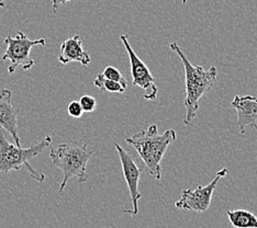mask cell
<instances>
[{"label":"cell","mask_w":257,"mask_h":228,"mask_svg":"<svg viewBox=\"0 0 257 228\" xmlns=\"http://www.w3.org/2000/svg\"><path fill=\"white\" fill-rule=\"evenodd\" d=\"M177 138V134L173 128L159 134L156 124L150 125L147 130L140 131L125 140L138 151L144 162L149 173L156 180L162 179V160L169 145Z\"/></svg>","instance_id":"1"},{"label":"cell","mask_w":257,"mask_h":228,"mask_svg":"<svg viewBox=\"0 0 257 228\" xmlns=\"http://www.w3.org/2000/svg\"><path fill=\"white\" fill-rule=\"evenodd\" d=\"M175 53H177L180 60L184 64L185 81H186V98L184 105L186 108V116L184 123H189L195 119L198 109H199L200 99L212 90L215 80H217V68L211 66L209 69H204L201 66H194L185 55L182 48L176 43L169 44Z\"/></svg>","instance_id":"2"},{"label":"cell","mask_w":257,"mask_h":228,"mask_svg":"<svg viewBox=\"0 0 257 228\" xmlns=\"http://www.w3.org/2000/svg\"><path fill=\"white\" fill-rule=\"evenodd\" d=\"M95 151L89 149L88 143H81L79 140L58 144L51 150L50 157L52 162L63 173L60 193L65 189L69 179L76 178L78 183L86 182L88 180L87 163Z\"/></svg>","instance_id":"3"},{"label":"cell","mask_w":257,"mask_h":228,"mask_svg":"<svg viewBox=\"0 0 257 228\" xmlns=\"http://www.w3.org/2000/svg\"><path fill=\"white\" fill-rule=\"evenodd\" d=\"M52 143L51 136H45L39 143L28 148L18 147L17 145L9 143L5 137L3 127L0 126V173H7L13 170H20L21 167H26L29 174L39 182L45 180L44 173L32 168L29 161L40 155L48 148Z\"/></svg>","instance_id":"4"},{"label":"cell","mask_w":257,"mask_h":228,"mask_svg":"<svg viewBox=\"0 0 257 228\" xmlns=\"http://www.w3.org/2000/svg\"><path fill=\"white\" fill-rule=\"evenodd\" d=\"M6 52L3 56L4 61H10L8 74H14L17 68L22 67L23 70L31 69L36 62L30 56V51L37 45H45V39L30 40L21 31H16V38L8 35L5 39Z\"/></svg>","instance_id":"5"},{"label":"cell","mask_w":257,"mask_h":228,"mask_svg":"<svg viewBox=\"0 0 257 228\" xmlns=\"http://www.w3.org/2000/svg\"><path fill=\"white\" fill-rule=\"evenodd\" d=\"M229 173V170L226 168L221 169L217 172L215 178L207 185H198L195 190L187 189L182 193V197L175 203V206L177 208L191 210V212L203 213L209 208L211 204L213 192L217 188L219 180L224 178Z\"/></svg>","instance_id":"6"},{"label":"cell","mask_w":257,"mask_h":228,"mask_svg":"<svg viewBox=\"0 0 257 228\" xmlns=\"http://www.w3.org/2000/svg\"><path fill=\"white\" fill-rule=\"evenodd\" d=\"M120 40L121 42L123 43L125 51L127 52L128 55V61H130L131 65L132 84L139 86L140 88H142V89L150 90L149 93H145L144 95V98L147 99V100H155L159 89H157V87L155 85V80L153 75L151 73V70L147 66V64L136 54V52L131 48V45L128 43L127 40V34L120 35Z\"/></svg>","instance_id":"7"},{"label":"cell","mask_w":257,"mask_h":228,"mask_svg":"<svg viewBox=\"0 0 257 228\" xmlns=\"http://www.w3.org/2000/svg\"><path fill=\"white\" fill-rule=\"evenodd\" d=\"M114 147L120 158L122 171H123V175L126 181L128 192H130V197L133 205L132 209H124L123 213L131 216H136L139 213L138 202L140 198L142 197L141 192L139 190V182H140V177H141L142 170L139 168L136 160H134V158L127 150L122 148L121 146L116 143L114 144Z\"/></svg>","instance_id":"8"},{"label":"cell","mask_w":257,"mask_h":228,"mask_svg":"<svg viewBox=\"0 0 257 228\" xmlns=\"http://www.w3.org/2000/svg\"><path fill=\"white\" fill-rule=\"evenodd\" d=\"M237 114V127L241 134L245 133L246 127L257 131V98L253 96H235L231 102Z\"/></svg>","instance_id":"9"},{"label":"cell","mask_w":257,"mask_h":228,"mask_svg":"<svg viewBox=\"0 0 257 228\" xmlns=\"http://www.w3.org/2000/svg\"><path fill=\"white\" fill-rule=\"evenodd\" d=\"M11 97H13V92L9 89H4L0 92V126L10 134L16 145L21 147L20 137L18 135V124H17L20 110L13 105Z\"/></svg>","instance_id":"10"},{"label":"cell","mask_w":257,"mask_h":228,"mask_svg":"<svg viewBox=\"0 0 257 228\" xmlns=\"http://www.w3.org/2000/svg\"><path fill=\"white\" fill-rule=\"evenodd\" d=\"M58 62L63 65H67L68 63L72 62H78L85 67L89 65L90 55L88 52L84 50L83 41L79 35L76 34L61 44Z\"/></svg>","instance_id":"11"},{"label":"cell","mask_w":257,"mask_h":228,"mask_svg":"<svg viewBox=\"0 0 257 228\" xmlns=\"http://www.w3.org/2000/svg\"><path fill=\"white\" fill-rule=\"evenodd\" d=\"M226 215L236 228H257V217L246 209H227Z\"/></svg>","instance_id":"12"},{"label":"cell","mask_w":257,"mask_h":228,"mask_svg":"<svg viewBox=\"0 0 257 228\" xmlns=\"http://www.w3.org/2000/svg\"><path fill=\"white\" fill-rule=\"evenodd\" d=\"M93 85L99 88L101 91H108V92H118V93H125V88L119 84L118 81L111 80L107 77H104L103 74L100 73L96 76L95 80H93Z\"/></svg>","instance_id":"13"},{"label":"cell","mask_w":257,"mask_h":228,"mask_svg":"<svg viewBox=\"0 0 257 228\" xmlns=\"http://www.w3.org/2000/svg\"><path fill=\"white\" fill-rule=\"evenodd\" d=\"M102 74H103L104 77H107V78H109V79H111V80L118 81L119 84H121V85L123 86V87L125 88V89H126V87H127L126 80H125V78L123 77V75H122L115 67H113V66H108V67H106V68L103 69Z\"/></svg>","instance_id":"14"},{"label":"cell","mask_w":257,"mask_h":228,"mask_svg":"<svg viewBox=\"0 0 257 228\" xmlns=\"http://www.w3.org/2000/svg\"><path fill=\"white\" fill-rule=\"evenodd\" d=\"M79 103H80L81 109H83L84 112H88V113L93 112V111H95L97 108L96 99L91 96H88V95L80 97Z\"/></svg>","instance_id":"15"},{"label":"cell","mask_w":257,"mask_h":228,"mask_svg":"<svg viewBox=\"0 0 257 228\" xmlns=\"http://www.w3.org/2000/svg\"><path fill=\"white\" fill-rule=\"evenodd\" d=\"M67 112H68L69 116H72V118L79 119V118H81V115H83L84 111H83V109H81V105H80L79 101H72L68 104Z\"/></svg>","instance_id":"16"},{"label":"cell","mask_w":257,"mask_h":228,"mask_svg":"<svg viewBox=\"0 0 257 228\" xmlns=\"http://www.w3.org/2000/svg\"><path fill=\"white\" fill-rule=\"evenodd\" d=\"M69 2H73V0H52V9H53V13L54 14L56 13V10L58 9L60 6Z\"/></svg>","instance_id":"17"},{"label":"cell","mask_w":257,"mask_h":228,"mask_svg":"<svg viewBox=\"0 0 257 228\" xmlns=\"http://www.w3.org/2000/svg\"><path fill=\"white\" fill-rule=\"evenodd\" d=\"M6 4L4 3V0H0V8H5Z\"/></svg>","instance_id":"18"},{"label":"cell","mask_w":257,"mask_h":228,"mask_svg":"<svg viewBox=\"0 0 257 228\" xmlns=\"http://www.w3.org/2000/svg\"><path fill=\"white\" fill-rule=\"evenodd\" d=\"M187 3V0H183V4H186Z\"/></svg>","instance_id":"19"}]
</instances>
